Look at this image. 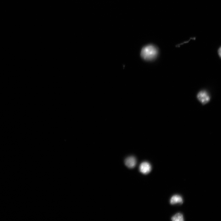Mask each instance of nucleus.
Returning <instances> with one entry per match:
<instances>
[{
	"instance_id": "f03ea898",
	"label": "nucleus",
	"mask_w": 221,
	"mask_h": 221,
	"mask_svg": "<svg viewBox=\"0 0 221 221\" xmlns=\"http://www.w3.org/2000/svg\"><path fill=\"white\" fill-rule=\"evenodd\" d=\"M197 98L203 104H206L210 100L208 94L205 91H202L199 92L197 95Z\"/></svg>"
},
{
	"instance_id": "20e7f679",
	"label": "nucleus",
	"mask_w": 221,
	"mask_h": 221,
	"mask_svg": "<svg viewBox=\"0 0 221 221\" xmlns=\"http://www.w3.org/2000/svg\"><path fill=\"white\" fill-rule=\"evenodd\" d=\"M126 166L129 168H134L137 164V160L133 156H130L127 158L125 160Z\"/></svg>"
},
{
	"instance_id": "423d86ee",
	"label": "nucleus",
	"mask_w": 221,
	"mask_h": 221,
	"mask_svg": "<svg viewBox=\"0 0 221 221\" xmlns=\"http://www.w3.org/2000/svg\"><path fill=\"white\" fill-rule=\"evenodd\" d=\"M172 220L173 221H183L184 220L183 215L180 213H178L175 214L172 218Z\"/></svg>"
},
{
	"instance_id": "0eeeda50",
	"label": "nucleus",
	"mask_w": 221,
	"mask_h": 221,
	"mask_svg": "<svg viewBox=\"0 0 221 221\" xmlns=\"http://www.w3.org/2000/svg\"><path fill=\"white\" fill-rule=\"evenodd\" d=\"M218 54H219L220 56H221V48L220 47L219 49L218 50Z\"/></svg>"
},
{
	"instance_id": "39448f33",
	"label": "nucleus",
	"mask_w": 221,
	"mask_h": 221,
	"mask_svg": "<svg viewBox=\"0 0 221 221\" xmlns=\"http://www.w3.org/2000/svg\"><path fill=\"white\" fill-rule=\"evenodd\" d=\"M183 202L182 197L178 195H175L173 196L170 200V203L172 205L175 204L177 203L182 204Z\"/></svg>"
},
{
	"instance_id": "7ed1b4c3",
	"label": "nucleus",
	"mask_w": 221,
	"mask_h": 221,
	"mask_svg": "<svg viewBox=\"0 0 221 221\" xmlns=\"http://www.w3.org/2000/svg\"><path fill=\"white\" fill-rule=\"evenodd\" d=\"M151 169V166L149 163L144 162L142 163L139 167L140 172L144 174L149 173Z\"/></svg>"
},
{
	"instance_id": "f257e3e1",
	"label": "nucleus",
	"mask_w": 221,
	"mask_h": 221,
	"mask_svg": "<svg viewBox=\"0 0 221 221\" xmlns=\"http://www.w3.org/2000/svg\"><path fill=\"white\" fill-rule=\"evenodd\" d=\"M158 50L157 48L153 45H149L142 49L141 56L142 57L147 61L154 59L157 56Z\"/></svg>"
}]
</instances>
